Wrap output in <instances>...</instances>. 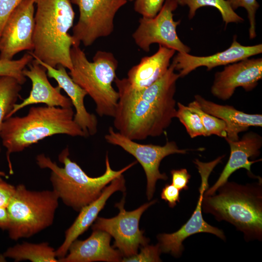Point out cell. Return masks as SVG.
I'll return each mask as SVG.
<instances>
[{"label":"cell","mask_w":262,"mask_h":262,"mask_svg":"<svg viewBox=\"0 0 262 262\" xmlns=\"http://www.w3.org/2000/svg\"><path fill=\"white\" fill-rule=\"evenodd\" d=\"M23 0H0V36L9 17Z\"/></svg>","instance_id":"cell-32"},{"label":"cell","mask_w":262,"mask_h":262,"mask_svg":"<svg viewBox=\"0 0 262 262\" xmlns=\"http://www.w3.org/2000/svg\"><path fill=\"white\" fill-rule=\"evenodd\" d=\"M262 52L261 44L243 46L234 36L230 47L223 51L207 56H196L187 53L178 52L172 63L175 70L179 71L180 77H183L200 66H206L210 70L216 66H227L248 58Z\"/></svg>","instance_id":"cell-15"},{"label":"cell","mask_w":262,"mask_h":262,"mask_svg":"<svg viewBox=\"0 0 262 262\" xmlns=\"http://www.w3.org/2000/svg\"><path fill=\"white\" fill-rule=\"evenodd\" d=\"M10 224V217L7 208L0 207V229L7 230Z\"/></svg>","instance_id":"cell-36"},{"label":"cell","mask_w":262,"mask_h":262,"mask_svg":"<svg viewBox=\"0 0 262 262\" xmlns=\"http://www.w3.org/2000/svg\"><path fill=\"white\" fill-rule=\"evenodd\" d=\"M178 6L176 0H165L155 16L140 18L132 38L141 49L148 52L151 44L158 43L178 52H190V48L181 42L177 33V27L180 21L174 20L173 12Z\"/></svg>","instance_id":"cell-12"},{"label":"cell","mask_w":262,"mask_h":262,"mask_svg":"<svg viewBox=\"0 0 262 262\" xmlns=\"http://www.w3.org/2000/svg\"><path fill=\"white\" fill-rule=\"evenodd\" d=\"M234 11L239 7L245 8L250 23L249 35L250 39L256 36L255 15L260 5L256 0H226Z\"/></svg>","instance_id":"cell-29"},{"label":"cell","mask_w":262,"mask_h":262,"mask_svg":"<svg viewBox=\"0 0 262 262\" xmlns=\"http://www.w3.org/2000/svg\"><path fill=\"white\" fill-rule=\"evenodd\" d=\"M59 200L53 190L33 191L22 184L17 185L7 207L9 238L14 241L30 238L52 225Z\"/></svg>","instance_id":"cell-7"},{"label":"cell","mask_w":262,"mask_h":262,"mask_svg":"<svg viewBox=\"0 0 262 262\" xmlns=\"http://www.w3.org/2000/svg\"><path fill=\"white\" fill-rule=\"evenodd\" d=\"M25 68L23 74L32 82L29 96L20 103H16L7 118L13 116L18 110L30 105L44 103L50 107L68 108L72 107V102L61 92L58 86L53 87L49 82L46 69L34 59Z\"/></svg>","instance_id":"cell-16"},{"label":"cell","mask_w":262,"mask_h":262,"mask_svg":"<svg viewBox=\"0 0 262 262\" xmlns=\"http://www.w3.org/2000/svg\"><path fill=\"white\" fill-rule=\"evenodd\" d=\"M175 51L173 49L159 45V49L156 53L142 58L139 63L129 70L126 78L129 84L137 90L153 84L166 73Z\"/></svg>","instance_id":"cell-22"},{"label":"cell","mask_w":262,"mask_h":262,"mask_svg":"<svg viewBox=\"0 0 262 262\" xmlns=\"http://www.w3.org/2000/svg\"><path fill=\"white\" fill-rule=\"evenodd\" d=\"M134 10L142 17L152 18L162 9L165 0H135Z\"/></svg>","instance_id":"cell-31"},{"label":"cell","mask_w":262,"mask_h":262,"mask_svg":"<svg viewBox=\"0 0 262 262\" xmlns=\"http://www.w3.org/2000/svg\"><path fill=\"white\" fill-rule=\"evenodd\" d=\"M36 0H23L7 20L0 36V59L12 60L24 50L32 51Z\"/></svg>","instance_id":"cell-13"},{"label":"cell","mask_w":262,"mask_h":262,"mask_svg":"<svg viewBox=\"0 0 262 262\" xmlns=\"http://www.w3.org/2000/svg\"><path fill=\"white\" fill-rule=\"evenodd\" d=\"M178 5H187L189 7L188 17L192 19L196 10L204 6H212L220 13L223 20L227 26L229 23L243 22L244 19L231 7L226 0H176Z\"/></svg>","instance_id":"cell-25"},{"label":"cell","mask_w":262,"mask_h":262,"mask_svg":"<svg viewBox=\"0 0 262 262\" xmlns=\"http://www.w3.org/2000/svg\"><path fill=\"white\" fill-rule=\"evenodd\" d=\"M156 202L154 199L134 210L127 211L124 209V196L115 205L119 210L117 215L110 218L98 217L92 229L106 231L113 237L115 241L113 247L117 248L124 257L136 255L139 247L149 242V239L144 235V231L139 229L140 219L143 213Z\"/></svg>","instance_id":"cell-10"},{"label":"cell","mask_w":262,"mask_h":262,"mask_svg":"<svg viewBox=\"0 0 262 262\" xmlns=\"http://www.w3.org/2000/svg\"><path fill=\"white\" fill-rule=\"evenodd\" d=\"M188 107L199 116L206 136L215 135L225 138L227 137L226 126L223 120L203 111L195 100L189 103Z\"/></svg>","instance_id":"cell-27"},{"label":"cell","mask_w":262,"mask_h":262,"mask_svg":"<svg viewBox=\"0 0 262 262\" xmlns=\"http://www.w3.org/2000/svg\"><path fill=\"white\" fill-rule=\"evenodd\" d=\"M172 183L180 191L188 189V183L191 178V175L185 168L173 169L170 171Z\"/></svg>","instance_id":"cell-33"},{"label":"cell","mask_w":262,"mask_h":262,"mask_svg":"<svg viewBox=\"0 0 262 262\" xmlns=\"http://www.w3.org/2000/svg\"><path fill=\"white\" fill-rule=\"evenodd\" d=\"M111 238L106 231L93 230L86 239L74 241L66 255L58 259L59 262H121L123 255L110 246Z\"/></svg>","instance_id":"cell-18"},{"label":"cell","mask_w":262,"mask_h":262,"mask_svg":"<svg viewBox=\"0 0 262 262\" xmlns=\"http://www.w3.org/2000/svg\"><path fill=\"white\" fill-rule=\"evenodd\" d=\"M127 1H134L135 0H127Z\"/></svg>","instance_id":"cell-37"},{"label":"cell","mask_w":262,"mask_h":262,"mask_svg":"<svg viewBox=\"0 0 262 262\" xmlns=\"http://www.w3.org/2000/svg\"><path fill=\"white\" fill-rule=\"evenodd\" d=\"M126 190L123 174L112 180L105 186L100 196L95 200L82 207L73 224L66 230L62 245L55 250L58 259L65 257L71 244L84 233L98 217L109 197L115 192Z\"/></svg>","instance_id":"cell-20"},{"label":"cell","mask_w":262,"mask_h":262,"mask_svg":"<svg viewBox=\"0 0 262 262\" xmlns=\"http://www.w3.org/2000/svg\"><path fill=\"white\" fill-rule=\"evenodd\" d=\"M225 140L230 147L229 159L218 179L212 186L205 191V195L214 194L217 189L228 181L229 177L239 169H246L249 176H254L251 171V166L253 164L261 161V159L249 160V158L257 157L260 154L262 138L258 133L250 131L237 141Z\"/></svg>","instance_id":"cell-17"},{"label":"cell","mask_w":262,"mask_h":262,"mask_svg":"<svg viewBox=\"0 0 262 262\" xmlns=\"http://www.w3.org/2000/svg\"><path fill=\"white\" fill-rule=\"evenodd\" d=\"M224 155L219 156L209 162H203L196 159V165L201 178L198 189L199 197L195 211L188 220L177 231L171 233H161L157 235L162 253H169L176 258L180 257L184 250L183 241L188 237L199 233H211L226 241L223 231L209 224L203 219L201 203L205 191L209 188L208 179L215 166L222 162Z\"/></svg>","instance_id":"cell-8"},{"label":"cell","mask_w":262,"mask_h":262,"mask_svg":"<svg viewBox=\"0 0 262 262\" xmlns=\"http://www.w3.org/2000/svg\"><path fill=\"white\" fill-rule=\"evenodd\" d=\"M33 59L30 52L17 60L0 59V77H11L16 79L21 85L24 84L27 78L23 74V70Z\"/></svg>","instance_id":"cell-26"},{"label":"cell","mask_w":262,"mask_h":262,"mask_svg":"<svg viewBox=\"0 0 262 262\" xmlns=\"http://www.w3.org/2000/svg\"><path fill=\"white\" fill-rule=\"evenodd\" d=\"M34 59L46 69L48 76L54 79L58 86L69 97L75 109L74 120L76 123L88 136L95 135L98 131V120L95 115L87 112L84 106L86 92L73 81L64 66L53 67L37 58Z\"/></svg>","instance_id":"cell-19"},{"label":"cell","mask_w":262,"mask_h":262,"mask_svg":"<svg viewBox=\"0 0 262 262\" xmlns=\"http://www.w3.org/2000/svg\"><path fill=\"white\" fill-rule=\"evenodd\" d=\"M70 56L72 68L68 74L73 81L94 100L99 116L113 117L119 99L112 85L118 66L114 54L98 50L90 62L80 46L74 45Z\"/></svg>","instance_id":"cell-6"},{"label":"cell","mask_w":262,"mask_h":262,"mask_svg":"<svg viewBox=\"0 0 262 262\" xmlns=\"http://www.w3.org/2000/svg\"><path fill=\"white\" fill-rule=\"evenodd\" d=\"M162 253L159 245H148L140 247V253L129 257H124L121 262H162L160 258Z\"/></svg>","instance_id":"cell-30"},{"label":"cell","mask_w":262,"mask_h":262,"mask_svg":"<svg viewBox=\"0 0 262 262\" xmlns=\"http://www.w3.org/2000/svg\"><path fill=\"white\" fill-rule=\"evenodd\" d=\"M79 9L77 23L72 29L74 45H92L98 39L113 32L116 13L127 0H70Z\"/></svg>","instance_id":"cell-9"},{"label":"cell","mask_w":262,"mask_h":262,"mask_svg":"<svg viewBox=\"0 0 262 262\" xmlns=\"http://www.w3.org/2000/svg\"><path fill=\"white\" fill-rule=\"evenodd\" d=\"M104 138L109 144L120 147L132 155L141 164L146 176V195L149 200L153 197L157 181L168 179L166 174L159 170L162 160L170 155L187 153V149L180 148L174 141H167L164 146L138 143L115 131L112 127Z\"/></svg>","instance_id":"cell-11"},{"label":"cell","mask_w":262,"mask_h":262,"mask_svg":"<svg viewBox=\"0 0 262 262\" xmlns=\"http://www.w3.org/2000/svg\"><path fill=\"white\" fill-rule=\"evenodd\" d=\"M16 186L0 177V207L7 208L16 192Z\"/></svg>","instance_id":"cell-35"},{"label":"cell","mask_w":262,"mask_h":262,"mask_svg":"<svg viewBox=\"0 0 262 262\" xmlns=\"http://www.w3.org/2000/svg\"><path fill=\"white\" fill-rule=\"evenodd\" d=\"M262 78V58L244 59L228 65L222 71L215 73L211 93L219 99L227 100L237 87L251 91Z\"/></svg>","instance_id":"cell-14"},{"label":"cell","mask_w":262,"mask_h":262,"mask_svg":"<svg viewBox=\"0 0 262 262\" xmlns=\"http://www.w3.org/2000/svg\"><path fill=\"white\" fill-rule=\"evenodd\" d=\"M33 49V58L56 67L72 68L70 50L74 45L68 32L73 27L75 13L70 0H36Z\"/></svg>","instance_id":"cell-3"},{"label":"cell","mask_w":262,"mask_h":262,"mask_svg":"<svg viewBox=\"0 0 262 262\" xmlns=\"http://www.w3.org/2000/svg\"><path fill=\"white\" fill-rule=\"evenodd\" d=\"M173 63L166 73L142 89L131 86L126 78L114 80L119 99L114 118L117 131L135 140L161 135L176 117L174 95L179 74Z\"/></svg>","instance_id":"cell-1"},{"label":"cell","mask_w":262,"mask_h":262,"mask_svg":"<svg viewBox=\"0 0 262 262\" xmlns=\"http://www.w3.org/2000/svg\"><path fill=\"white\" fill-rule=\"evenodd\" d=\"M262 181L242 185L227 181L212 195L204 194L203 212L233 225L246 241L262 240Z\"/></svg>","instance_id":"cell-4"},{"label":"cell","mask_w":262,"mask_h":262,"mask_svg":"<svg viewBox=\"0 0 262 262\" xmlns=\"http://www.w3.org/2000/svg\"><path fill=\"white\" fill-rule=\"evenodd\" d=\"M69 156L68 147L59 155L58 160L64 164L63 167L59 166L43 154L37 155L36 160L41 168L50 169L52 190L59 199L67 206L78 212L97 199L108 184L137 163V161H134L119 170H114L111 167L107 154L104 173L93 178L88 176L76 163L70 160Z\"/></svg>","instance_id":"cell-5"},{"label":"cell","mask_w":262,"mask_h":262,"mask_svg":"<svg viewBox=\"0 0 262 262\" xmlns=\"http://www.w3.org/2000/svg\"><path fill=\"white\" fill-rule=\"evenodd\" d=\"M72 107H32L25 116L6 118L0 131L3 146L6 148L9 173H14L10 155L22 151L26 148L47 137L56 134L71 136H88L74 120Z\"/></svg>","instance_id":"cell-2"},{"label":"cell","mask_w":262,"mask_h":262,"mask_svg":"<svg viewBox=\"0 0 262 262\" xmlns=\"http://www.w3.org/2000/svg\"><path fill=\"white\" fill-rule=\"evenodd\" d=\"M55 250L47 242H23L9 247L2 256L5 259L10 258L16 262H59Z\"/></svg>","instance_id":"cell-23"},{"label":"cell","mask_w":262,"mask_h":262,"mask_svg":"<svg viewBox=\"0 0 262 262\" xmlns=\"http://www.w3.org/2000/svg\"><path fill=\"white\" fill-rule=\"evenodd\" d=\"M180 192L172 184H165L161 194V198L167 202L170 207L174 208L180 202Z\"/></svg>","instance_id":"cell-34"},{"label":"cell","mask_w":262,"mask_h":262,"mask_svg":"<svg viewBox=\"0 0 262 262\" xmlns=\"http://www.w3.org/2000/svg\"><path fill=\"white\" fill-rule=\"evenodd\" d=\"M21 85L14 78L9 76L0 77V131L4 120L12 110L18 98ZM1 148L0 147V152ZM0 177H8L0 171Z\"/></svg>","instance_id":"cell-24"},{"label":"cell","mask_w":262,"mask_h":262,"mask_svg":"<svg viewBox=\"0 0 262 262\" xmlns=\"http://www.w3.org/2000/svg\"><path fill=\"white\" fill-rule=\"evenodd\" d=\"M176 117L184 125L191 138L206 136L205 131L198 115L180 102L177 103Z\"/></svg>","instance_id":"cell-28"},{"label":"cell","mask_w":262,"mask_h":262,"mask_svg":"<svg viewBox=\"0 0 262 262\" xmlns=\"http://www.w3.org/2000/svg\"><path fill=\"white\" fill-rule=\"evenodd\" d=\"M195 100L205 112L223 120L226 126L225 139L237 141L239 133L248 130L250 127H262V115L249 114L239 111L234 107L221 105L196 95Z\"/></svg>","instance_id":"cell-21"}]
</instances>
